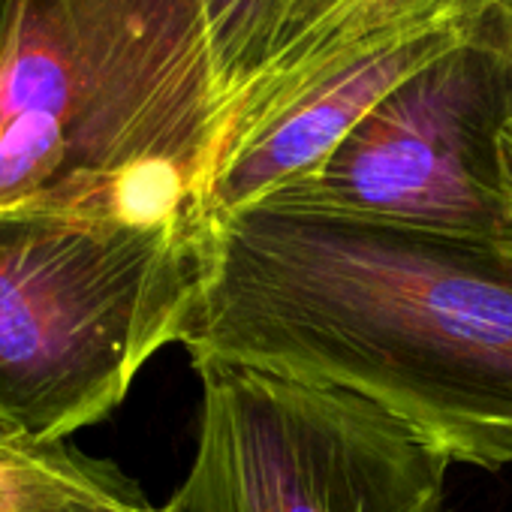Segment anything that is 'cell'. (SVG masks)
<instances>
[{
  "mask_svg": "<svg viewBox=\"0 0 512 512\" xmlns=\"http://www.w3.org/2000/svg\"><path fill=\"white\" fill-rule=\"evenodd\" d=\"M497 124V67L473 28L374 106L317 169L260 205L506 238Z\"/></svg>",
  "mask_w": 512,
  "mask_h": 512,
  "instance_id": "5",
  "label": "cell"
},
{
  "mask_svg": "<svg viewBox=\"0 0 512 512\" xmlns=\"http://www.w3.org/2000/svg\"><path fill=\"white\" fill-rule=\"evenodd\" d=\"M178 344L329 383L449 461L512 464V235L253 205L199 232Z\"/></svg>",
  "mask_w": 512,
  "mask_h": 512,
  "instance_id": "1",
  "label": "cell"
},
{
  "mask_svg": "<svg viewBox=\"0 0 512 512\" xmlns=\"http://www.w3.org/2000/svg\"><path fill=\"white\" fill-rule=\"evenodd\" d=\"M199 223L0 211V434L61 443L178 344Z\"/></svg>",
  "mask_w": 512,
  "mask_h": 512,
  "instance_id": "3",
  "label": "cell"
},
{
  "mask_svg": "<svg viewBox=\"0 0 512 512\" xmlns=\"http://www.w3.org/2000/svg\"><path fill=\"white\" fill-rule=\"evenodd\" d=\"M7 4L10 0H0V43H4V28H7Z\"/></svg>",
  "mask_w": 512,
  "mask_h": 512,
  "instance_id": "12",
  "label": "cell"
},
{
  "mask_svg": "<svg viewBox=\"0 0 512 512\" xmlns=\"http://www.w3.org/2000/svg\"><path fill=\"white\" fill-rule=\"evenodd\" d=\"M202 4L220 85L232 109H238L241 94L335 0H202Z\"/></svg>",
  "mask_w": 512,
  "mask_h": 512,
  "instance_id": "9",
  "label": "cell"
},
{
  "mask_svg": "<svg viewBox=\"0 0 512 512\" xmlns=\"http://www.w3.org/2000/svg\"><path fill=\"white\" fill-rule=\"evenodd\" d=\"M202 0H10L0 211L205 226L232 133Z\"/></svg>",
  "mask_w": 512,
  "mask_h": 512,
  "instance_id": "2",
  "label": "cell"
},
{
  "mask_svg": "<svg viewBox=\"0 0 512 512\" xmlns=\"http://www.w3.org/2000/svg\"><path fill=\"white\" fill-rule=\"evenodd\" d=\"M115 464L61 443L0 434V512H67L133 491Z\"/></svg>",
  "mask_w": 512,
  "mask_h": 512,
  "instance_id": "8",
  "label": "cell"
},
{
  "mask_svg": "<svg viewBox=\"0 0 512 512\" xmlns=\"http://www.w3.org/2000/svg\"><path fill=\"white\" fill-rule=\"evenodd\" d=\"M67 512H184L172 497L163 503V506H154L145 500V494L139 491V485L121 497H112V500H97V503H79Z\"/></svg>",
  "mask_w": 512,
  "mask_h": 512,
  "instance_id": "11",
  "label": "cell"
},
{
  "mask_svg": "<svg viewBox=\"0 0 512 512\" xmlns=\"http://www.w3.org/2000/svg\"><path fill=\"white\" fill-rule=\"evenodd\" d=\"M184 512H446L449 455L374 401L238 362H196Z\"/></svg>",
  "mask_w": 512,
  "mask_h": 512,
  "instance_id": "4",
  "label": "cell"
},
{
  "mask_svg": "<svg viewBox=\"0 0 512 512\" xmlns=\"http://www.w3.org/2000/svg\"><path fill=\"white\" fill-rule=\"evenodd\" d=\"M491 0H335V4L317 16L238 100L235 124H244L247 118L260 115L275 100L293 94L299 85L314 79L317 73L329 70L332 64L344 61L347 55L371 46L374 40L446 13V10H470L482 13ZM232 136V133H229Z\"/></svg>",
  "mask_w": 512,
  "mask_h": 512,
  "instance_id": "7",
  "label": "cell"
},
{
  "mask_svg": "<svg viewBox=\"0 0 512 512\" xmlns=\"http://www.w3.org/2000/svg\"><path fill=\"white\" fill-rule=\"evenodd\" d=\"M476 37L494 58L500 82V124H497V157L500 178L512 208V0H491L476 19Z\"/></svg>",
  "mask_w": 512,
  "mask_h": 512,
  "instance_id": "10",
  "label": "cell"
},
{
  "mask_svg": "<svg viewBox=\"0 0 512 512\" xmlns=\"http://www.w3.org/2000/svg\"><path fill=\"white\" fill-rule=\"evenodd\" d=\"M476 19L470 10H446L410 22L238 124L211 181L205 223L260 205L317 169L401 82L461 46Z\"/></svg>",
  "mask_w": 512,
  "mask_h": 512,
  "instance_id": "6",
  "label": "cell"
}]
</instances>
